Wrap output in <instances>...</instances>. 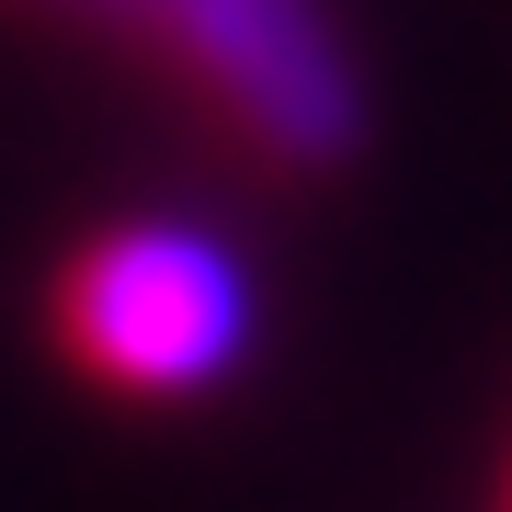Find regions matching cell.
I'll use <instances>...</instances> for the list:
<instances>
[{
    "instance_id": "1",
    "label": "cell",
    "mask_w": 512,
    "mask_h": 512,
    "mask_svg": "<svg viewBox=\"0 0 512 512\" xmlns=\"http://www.w3.org/2000/svg\"><path fill=\"white\" fill-rule=\"evenodd\" d=\"M69 353L137 399H194L251 365L262 342V285L239 262V239H217L205 217H126L57 285Z\"/></svg>"
},
{
    "instance_id": "2",
    "label": "cell",
    "mask_w": 512,
    "mask_h": 512,
    "mask_svg": "<svg viewBox=\"0 0 512 512\" xmlns=\"http://www.w3.org/2000/svg\"><path fill=\"white\" fill-rule=\"evenodd\" d=\"M137 35L285 171H342L365 148V69L319 0H137Z\"/></svg>"
},
{
    "instance_id": "3",
    "label": "cell",
    "mask_w": 512,
    "mask_h": 512,
    "mask_svg": "<svg viewBox=\"0 0 512 512\" xmlns=\"http://www.w3.org/2000/svg\"><path fill=\"white\" fill-rule=\"evenodd\" d=\"M23 12H57V23H103V35H137V0H23Z\"/></svg>"
}]
</instances>
